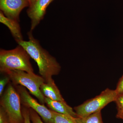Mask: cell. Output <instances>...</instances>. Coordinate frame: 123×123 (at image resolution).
Segmentation results:
<instances>
[{"instance_id": "6da1fadb", "label": "cell", "mask_w": 123, "mask_h": 123, "mask_svg": "<svg viewBox=\"0 0 123 123\" xmlns=\"http://www.w3.org/2000/svg\"><path fill=\"white\" fill-rule=\"evenodd\" d=\"M29 40L17 42L23 48L37 63L40 75L44 79L45 82L52 79L53 76L58 75L61 66L56 59L47 51L42 47L39 41L33 37L32 31L28 33Z\"/></svg>"}, {"instance_id": "7a4b0ae2", "label": "cell", "mask_w": 123, "mask_h": 123, "mask_svg": "<svg viewBox=\"0 0 123 123\" xmlns=\"http://www.w3.org/2000/svg\"><path fill=\"white\" fill-rule=\"evenodd\" d=\"M30 56L21 46L13 49L0 50V72L2 73L12 70H20L34 72L30 62Z\"/></svg>"}, {"instance_id": "3957f363", "label": "cell", "mask_w": 123, "mask_h": 123, "mask_svg": "<svg viewBox=\"0 0 123 123\" xmlns=\"http://www.w3.org/2000/svg\"><path fill=\"white\" fill-rule=\"evenodd\" d=\"M4 74L9 77L14 85L24 86L37 98L40 103L45 104V97L40 89V86L45 82V80L41 76L36 75L34 73L16 70H10Z\"/></svg>"}, {"instance_id": "277c9868", "label": "cell", "mask_w": 123, "mask_h": 123, "mask_svg": "<svg viewBox=\"0 0 123 123\" xmlns=\"http://www.w3.org/2000/svg\"><path fill=\"white\" fill-rule=\"evenodd\" d=\"M1 97L0 106L8 115L10 123H24L20 95L12 83H9Z\"/></svg>"}, {"instance_id": "5b68a950", "label": "cell", "mask_w": 123, "mask_h": 123, "mask_svg": "<svg viewBox=\"0 0 123 123\" xmlns=\"http://www.w3.org/2000/svg\"><path fill=\"white\" fill-rule=\"evenodd\" d=\"M118 94L115 90L107 88L92 99L74 107L78 117H84L101 111L108 104L115 102Z\"/></svg>"}, {"instance_id": "8992f818", "label": "cell", "mask_w": 123, "mask_h": 123, "mask_svg": "<svg viewBox=\"0 0 123 123\" xmlns=\"http://www.w3.org/2000/svg\"><path fill=\"white\" fill-rule=\"evenodd\" d=\"M15 88L20 95L22 106L34 110L42 118L44 123H54L51 110L33 98L24 86H16Z\"/></svg>"}, {"instance_id": "52a82bcc", "label": "cell", "mask_w": 123, "mask_h": 123, "mask_svg": "<svg viewBox=\"0 0 123 123\" xmlns=\"http://www.w3.org/2000/svg\"><path fill=\"white\" fill-rule=\"evenodd\" d=\"M29 0H0V9L7 17L19 22L21 11L29 7Z\"/></svg>"}, {"instance_id": "ba28073f", "label": "cell", "mask_w": 123, "mask_h": 123, "mask_svg": "<svg viewBox=\"0 0 123 123\" xmlns=\"http://www.w3.org/2000/svg\"><path fill=\"white\" fill-rule=\"evenodd\" d=\"M51 0H36L29 6L27 13L31 20V31L35 29L44 18Z\"/></svg>"}, {"instance_id": "9c48e42d", "label": "cell", "mask_w": 123, "mask_h": 123, "mask_svg": "<svg viewBox=\"0 0 123 123\" xmlns=\"http://www.w3.org/2000/svg\"><path fill=\"white\" fill-rule=\"evenodd\" d=\"M45 103L53 111L74 118L78 117L75 111L66 102L55 101L45 97Z\"/></svg>"}, {"instance_id": "30bf717a", "label": "cell", "mask_w": 123, "mask_h": 123, "mask_svg": "<svg viewBox=\"0 0 123 123\" xmlns=\"http://www.w3.org/2000/svg\"><path fill=\"white\" fill-rule=\"evenodd\" d=\"M40 89L46 98L55 101L65 102L53 79L43 83L40 86Z\"/></svg>"}, {"instance_id": "8fae6325", "label": "cell", "mask_w": 123, "mask_h": 123, "mask_svg": "<svg viewBox=\"0 0 123 123\" xmlns=\"http://www.w3.org/2000/svg\"><path fill=\"white\" fill-rule=\"evenodd\" d=\"M0 22L8 28L16 42L23 40L19 22L7 17L0 11Z\"/></svg>"}, {"instance_id": "7c38bea8", "label": "cell", "mask_w": 123, "mask_h": 123, "mask_svg": "<svg viewBox=\"0 0 123 123\" xmlns=\"http://www.w3.org/2000/svg\"><path fill=\"white\" fill-rule=\"evenodd\" d=\"M75 120L77 123H103L101 111L85 117L75 118Z\"/></svg>"}, {"instance_id": "4fadbf2b", "label": "cell", "mask_w": 123, "mask_h": 123, "mask_svg": "<svg viewBox=\"0 0 123 123\" xmlns=\"http://www.w3.org/2000/svg\"><path fill=\"white\" fill-rule=\"evenodd\" d=\"M54 123H77L75 118L51 110Z\"/></svg>"}, {"instance_id": "5bb4252c", "label": "cell", "mask_w": 123, "mask_h": 123, "mask_svg": "<svg viewBox=\"0 0 123 123\" xmlns=\"http://www.w3.org/2000/svg\"><path fill=\"white\" fill-rule=\"evenodd\" d=\"M115 102L117 106L116 117L120 119L123 115V94H118Z\"/></svg>"}, {"instance_id": "9a60e30c", "label": "cell", "mask_w": 123, "mask_h": 123, "mask_svg": "<svg viewBox=\"0 0 123 123\" xmlns=\"http://www.w3.org/2000/svg\"><path fill=\"white\" fill-rule=\"evenodd\" d=\"M29 108L31 123H45L42 121L41 117L37 112L31 108Z\"/></svg>"}, {"instance_id": "2e32d148", "label": "cell", "mask_w": 123, "mask_h": 123, "mask_svg": "<svg viewBox=\"0 0 123 123\" xmlns=\"http://www.w3.org/2000/svg\"><path fill=\"white\" fill-rule=\"evenodd\" d=\"M10 80L9 77L6 75V76L2 78L0 80V96H2L4 93V89L7 84H9Z\"/></svg>"}, {"instance_id": "e0dca14e", "label": "cell", "mask_w": 123, "mask_h": 123, "mask_svg": "<svg viewBox=\"0 0 123 123\" xmlns=\"http://www.w3.org/2000/svg\"><path fill=\"white\" fill-rule=\"evenodd\" d=\"M22 111L24 119V123H31L30 117L29 108L22 106Z\"/></svg>"}, {"instance_id": "ac0fdd59", "label": "cell", "mask_w": 123, "mask_h": 123, "mask_svg": "<svg viewBox=\"0 0 123 123\" xmlns=\"http://www.w3.org/2000/svg\"><path fill=\"white\" fill-rule=\"evenodd\" d=\"M0 123H10L8 115L1 106L0 107Z\"/></svg>"}, {"instance_id": "d6986e66", "label": "cell", "mask_w": 123, "mask_h": 123, "mask_svg": "<svg viewBox=\"0 0 123 123\" xmlns=\"http://www.w3.org/2000/svg\"><path fill=\"white\" fill-rule=\"evenodd\" d=\"M115 90L118 95L123 94V75L120 79Z\"/></svg>"}, {"instance_id": "ffe728a7", "label": "cell", "mask_w": 123, "mask_h": 123, "mask_svg": "<svg viewBox=\"0 0 123 123\" xmlns=\"http://www.w3.org/2000/svg\"><path fill=\"white\" fill-rule=\"evenodd\" d=\"M29 0L30 3V6L31 5L33 4L36 0Z\"/></svg>"}, {"instance_id": "44dd1931", "label": "cell", "mask_w": 123, "mask_h": 123, "mask_svg": "<svg viewBox=\"0 0 123 123\" xmlns=\"http://www.w3.org/2000/svg\"><path fill=\"white\" fill-rule=\"evenodd\" d=\"M53 0H51L50 2V4L51 2H52V1H53Z\"/></svg>"}, {"instance_id": "7402d4cb", "label": "cell", "mask_w": 123, "mask_h": 123, "mask_svg": "<svg viewBox=\"0 0 123 123\" xmlns=\"http://www.w3.org/2000/svg\"><path fill=\"white\" fill-rule=\"evenodd\" d=\"M120 119H123V115L122 116V117H121Z\"/></svg>"}]
</instances>
